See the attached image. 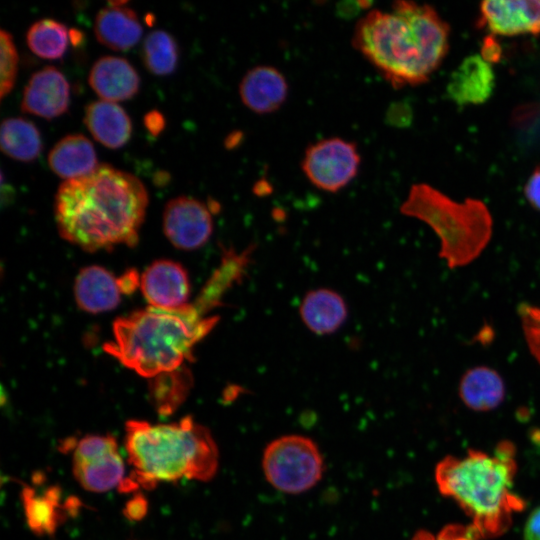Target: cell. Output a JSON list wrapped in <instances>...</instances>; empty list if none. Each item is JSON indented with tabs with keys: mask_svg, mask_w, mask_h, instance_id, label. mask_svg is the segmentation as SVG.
Listing matches in <instances>:
<instances>
[{
	"mask_svg": "<svg viewBox=\"0 0 540 540\" xmlns=\"http://www.w3.org/2000/svg\"><path fill=\"white\" fill-rule=\"evenodd\" d=\"M148 205V193L134 175L107 164L65 180L55 195L60 236L86 251L134 246Z\"/></svg>",
	"mask_w": 540,
	"mask_h": 540,
	"instance_id": "cell-1",
	"label": "cell"
},
{
	"mask_svg": "<svg viewBox=\"0 0 540 540\" xmlns=\"http://www.w3.org/2000/svg\"><path fill=\"white\" fill-rule=\"evenodd\" d=\"M449 25L426 4L395 1L356 24L352 46L393 88L426 82L449 50Z\"/></svg>",
	"mask_w": 540,
	"mask_h": 540,
	"instance_id": "cell-2",
	"label": "cell"
},
{
	"mask_svg": "<svg viewBox=\"0 0 540 540\" xmlns=\"http://www.w3.org/2000/svg\"><path fill=\"white\" fill-rule=\"evenodd\" d=\"M196 299L175 309L148 306L113 323L114 339L104 344L110 354L137 374L153 378L191 360L194 346L215 326L218 317Z\"/></svg>",
	"mask_w": 540,
	"mask_h": 540,
	"instance_id": "cell-3",
	"label": "cell"
},
{
	"mask_svg": "<svg viewBox=\"0 0 540 540\" xmlns=\"http://www.w3.org/2000/svg\"><path fill=\"white\" fill-rule=\"evenodd\" d=\"M124 443L132 468L128 492L138 486L152 489L158 483L182 478L208 481L218 469L214 438L191 416L169 424L130 420L125 426Z\"/></svg>",
	"mask_w": 540,
	"mask_h": 540,
	"instance_id": "cell-4",
	"label": "cell"
},
{
	"mask_svg": "<svg viewBox=\"0 0 540 540\" xmlns=\"http://www.w3.org/2000/svg\"><path fill=\"white\" fill-rule=\"evenodd\" d=\"M515 465L509 456L470 451L442 460L435 472L440 492L452 498L472 519L480 535L504 531L514 503Z\"/></svg>",
	"mask_w": 540,
	"mask_h": 540,
	"instance_id": "cell-5",
	"label": "cell"
},
{
	"mask_svg": "<svg viewBox=\"0 0 540 540\" xmlns=\"http://www.w3.org/2000/svg\"><path fill=\"white\" fill-rule=\"evenodd\" d=\"M400 212L432 228L440 239L439 256L450 269L473 262L492 236V216L483 201L456 202L425 183L411 186Z\"/></svg>",
	"mask_w": 540,
	"mask_h": 540,
	"instance_id": "cell-6",
	"label": "cell"
},
{
	"mask_svg": "<svg viewBox=\"0 0 540 540\" xmlns=\"http://www.w3.org/2000/svg\"><path fill=\"white\" fill-rule=\"evenodd\" d=\"M262 467L267 481L277 490L299 494L314 487L324 463L318 446L302 435H285L265 448Z\"/></svg>",
	"mask_w": 540,
	"mask_h": 540,
	"instance_id": "cell-7",
	"label": "cell"
},
{
	"mask_svg": "<svg viewBox=\"0 0 540 540\" xmlns=\"http://www.w3.org/2000/svg\"><path fill=\"white\" fill-rule=\"evenodd\" d=\"M72 471L81 487L90 492H107L116 487L122 491L126 482L125 465L111 435L82 437L73 448Z\"/></svg>",
	"mask_w": 540,
	"mask_h": 540,
	"instance_id": "cell-8",
	"label": "cell"
},
{
	"mask_svg": "<svg viewBox=\"0 0 540 540\" xmlns=\"http://www.w3.org/2000/svg\"><path fill=\"white\" fill-rule=\"evenodd\" d=\"M360 165L361 155L356 143L331 137L307 147L301 169L316 188L336 193L355 179Z\"/></svg>",
	"mask_w": 540,
	"mask_h": 540,
	"instance_id": "cell-9",
	"label": "cell"
},
{
	"mask_svg": "<svg viewBox=\"0 0 540 540\" xmlns=\"http://www.w3.org/2000/svg\"><path fill=\"white\" fill-rule=\"evenodd\" d=\"M163 229L175 247L183 250L200 248L209 240L213 231L210 209L192 197L174 198L165 206Z\"/></svg>",
	"mask_w": 540,
	"mask_h": 540,
	"instance_id": "cell-10",
	"label": "cell"
},
{
	"mask_svg": "<svg viewBox=\"0 0 540 540\" xmlns=\"http://www.w3.org/2000/svg\"><path fill=\"white\" fill-rule=\"evenodd\" d=\"M479 24L501 36L540 34V0L484 1Z\"/></svg>",
	"mask_w": 540,
	"mask_h": 540,
	"instance_id": "cell-11",
	"label": "cell"
},
{
	"mask_svg": "<svg viewBox=\"0 0 540 540\" xmlns=\"http://www.w3.org/2000/svg\"><path fill=\"white\" fill-rule=\"evenodd\" d=\"M140 288L150 306L175 309L187 304L190 282L184 267L171 260H157L140 278Z\"/></svg>",
	"mask_w": 540,
	"mask_h": 540,
	"instance_id": "cell-12",
	"label": "cell"
},
{
	"mask_svg": "<svg viewBox=\"0 0 540 540\" xmlns=\"http://www.w3.org/2000/svg\"><path fill=\"white\" fill-rule=\"evenodd\" d=\"M69 105V84L55 67L35 72L24 88L21 110L46 119L65 113Z\"/></svg>",
	"mask_w": 540,
	"mask_h": 540,
	"instance_id": "cell-13",
	"label": "cell"
},
{
	"mask_svg": "<svg viewBox=\"0 0 540 540\" xmlns=\"http://www.w3.org/2000/svg\"><path fill=\"white\" fill-rule=\"evenodd\" d=\"M288 92L286 77L270 65L249 69L239 84V95L244 106L260 115L280 109L287 100Z\"/></svg>",
	"mask_w": 540,
	"mask_h": 540,
	"instance_id": "cell-14",
	"label": "cell"
},
{
	"mask_svg": "<svg viewBox=\"0 0 540 540\" xmlns=\"http://www.w3.org/2000/svg\"><path fill=\"white\" fill-rule=\"evenodd\" d=\"M496 77L490 63L480 54L467 56L452 72L446 92L458 105L485 103L495 88Z\"/></svg>",
	"mask_w": 540,
	"mask_h": 540,
	"instance_id": "cell-15",
	"label": "cell"
},
{
	"mask_svg": "<svg viewBox=\"0 0 540 540\" xmlns=\"http://www.w3.org/2000/svg\"><path fill=\"white\" fill-rule=\"evenodd\" d=\"M88 82L94 92L110 102L132 98L139 90L140 78L124 58L104 56L92 66Z\"/></svg>",
	"mask_w": 540,
	"mask_h": 540,
	"instance_id": "cell-16",
	"label": "cell"
},
{
	"mask_svg": "<svg viewBox=\"0 0 540 540\" xmlns=\"http://www.w3.org/2000/svg\"><path fill=\"white\" fill-rule=\"evenodd\" d=\"M74 295L78 306L89 313L114 309L121 300L119 278L97 265L80 270L74 283Z\"/></svg>",
	"mask_w": 540,
	"mask_h": 540,
	"instance_id": "cell-17",
	"label": "cell"
},
{
	"mask_svg": "<svg viewBox=\"0 0 540 540\" xmlns=\"http://www.w3.org/2000/svg\"><path fill=\"white\" fill-rule=\"evenodd\" d=\"M126 2H110L96 15L94 32L98 41L106 47L125 51L132 48L142 36V26L137 14Z\"/></svg>",
	"mask_w": 540,
	"mask_h": 540,
	"instance_id": "cell-18",
	"label": "cell"
},
{
	"mask_svg": "<svg viewBox=\"0 0 540 540\" xmlns=\"http://www.w3.org/2000/svg\"><path fill=\"white\" fill-rule=\"evenodd\" d=\"M299 314L311 332L327 335L336 332L344 324L348 308L340 294L331 289L319 288L304 296Z\"/></svg>",
	"mask_w": 540,
	"mask_h": 540,
	"instance_id": "cell-19",
	"label": "cell"
},
{
	"mask_svg": "<svg viewBox=\"0 0 540 540\" xmlns=\"http://www.w3.org/2000/svg\"><path fill=\"white\" fill-rule=\"evenodd\" d=\"M84 123L99 143L113 149L126 144L132 132L125 110L115 102L102 99L86 106Z\"/></svg>",
	"mask_w": 540,
	"mask_h": 540,
	"instance_id": "cell-20",
	"label": "cell"
},
{
	"mask_svg": "<svg viewBox=\"0 0 540 540\" xmlns=\"http://www.w3.org/2000/svg\"><path fill=\"white\" fill-rule=\"evenodd\" d=\"M458 391L462 402L479 412L495 409L505 398L501 375L487 366L468 369L460 379Z\"/></svg>",
	"mask_w": 540,
	"mask_h": 540,
	"instance_id": "cell-21",
	"label": "cell"
},
{
	"mask_svg": "<svg viewBox=\"0 0 540 540\" xmlns=\"http://www.w3.org/2000/svg\"><path fill=\"white\" fill-rule=\"evenodd\" d=\"M48 164L55 174L66 180L87 175L98 166L94 147L82 134L60 139L49 152Z\"/></svg>",
	"mask_w": 540,
	"mask_h": 540,
	"instance_id": "cell-22",
	"label": "cell"
},
{
	"mask_svg": "<svg viewBox=\"0 0 540 540\" xmlns=\"http://www.w3.org/2000/svg\"><path fill=\"white\" fill-rule=\"evenodd\" d=\"M0 146L9 157L30 162L42 151V140L37 127L27 119H5L1 124Z\"/></svg>",
	"mask_w": 540,
	"mask_h": 540,
	"instance_id": "cell-23",
	"label": "cell"
},
{
	"mask_svg": "<svg viewBox=\"0 0 540 540\" xmlns=\"http://www.w3.org/2000/svg\"><path fill=\"white\" fill-rule=\"evenodd\" d=\"M191 385L192 376L183 367L151 378L150 396L157 412L172 414L186 398Z\"/></svg>",
	"mask_w": 540,
	"mask_h": 540,
	"instance_id": "cell-24",
	"label": "cell"
},
{
	"mask_svg": "<svg viewBox=\"0 0 540 540\" xmlns=\"http://www.w3.org/2000/svg\"><path fill=\"white\" fill-rule=\"evenodd\" d=\"M68 34L64 24L53 19H42L30 26L26 40L30 50L37 56L58 59L67 49Z\"/></svg>",
	"mask_w": 540,
	"mask_h": 540,
	"instance_id": "cell-25",
	"label": "cell"
},
{
	"mask_svg": "<svg viewBox=\"0 0 540 540\" xmlns=\"http://www.w3.org/2000/svg\"><path fill=\"white\" fill-rule=\"evenodd\" d=\"M22 498L30 528L39 534L53 533L59 521L57 490L49 489L44 494L38 495L27 487L22 491Z\"/></svg>",
	"mask_w": 540,
	"mask_h": 540,
	"instance_id": "cell-26",
	"label": "cell"
},
{
	"mask_svg": "<svg viewBox=\"0 0 540 540\" xmlns=\"http://www.w3.org/2000/svg\"><path fill=\"white\" fill-rule=\"evenodd\" d=\"M142 57L146 68L156 75L172 73L178 61V46L175 39L163 30L150 32L142 46Z\"/></svg>",
	"mask_w": 540,
	"mask_h": 540,
	"instance_id": "cell-27",
	"label": "cell"
},
{
	"mask_svg": "<svg viewBox=\"0 0 540 540\" xmlns=\"http://www.w3.org/2000/svg\"><path fill=\"white\" fill-rule=\"evenodd\" d=\"M1 51V84L0 96L3 99L14 87L17 67L18 53L11 34L5 30L0 32Z\"/></svg>",
	"mask_w": 540,
	"mask_h": 540,
	"instance_id": "cell-28",
	"label": "cell"
},
{
	"mask_svg": "<svg viewBox=\"0 0 540 540\" xmlns=\"http://www.w3.org/2000/svg\"><path fill=\"white\" fill-rule=\"evenodd\" d=\"M518 313L528 348L540 364V307L521 304Z\"/></svg>",
	"mask_w": 540,
	"mask_h": 540,
	"instance_id": "cell-29",
	"label": "cell"
},
{
	"mask_svg": "<svg viewBox=\"0 0 540 540\" xmlns=\"http://www.w3.org/2000/svg\"><path fill=\"white\" fill-rule=\"evenodd\" d=\"M480 533L477 529L464 526H449L439 534L433 535L425 531L418 532L412 540H478Z\"/></svg>",
	"mask_w": 540,
	"mask_h": 540,
	"instance_id": "cell-30",
	"label": "cell"
},
{
	"mask_svg": "<svg viewBox=\"0 0 540 540\" xmlns=\"http://www.w3.org/2000/svg\"><path fill=\"white\" fill-rule=\"evenodd\" d=\"M524 194L530 205L540 211V165L530 174L524 186Z\"/></svg>",
	"mask_w": 540,
	"mask_h": 540,
	"instance_id": "cell-31",
	"label": "cell"
},
{
	"mask_svg": "<svg viewBox=\"0 0 540 540\" xmlns=\"http://www.w3.org/2000/svg\"><path fill=\"white\" fill-rule=\"evenodd\" d=\"M523 540H540V506L529 514L524 525Z\"/></svg>",
	"mask_w": 540,
	"mask_h": 540,
	"instance_id": "cell-32",
	"label": "cell"
},
{
	"mask_svg": "<svg viewBox=\"0 0 540 540\" xmlns=\"http://www.w3.org/2000/svg\"><path fill=\"white\" fill-rule=\"evenodd\" d=\"M480 55L488 63H494L501 57V46L492 37H486L483 41Z\"/></svg>",
	"mask_w": 540,
	"mask_h": 540,
	"instance_id": "cell-33",
	"label": "cell"
},
{
	"mask_svg": "<svg viewBox=\"0 0 540 540\" xmlns=\"http://www.w3.org/2000/svg\"><path fill=\"white\" fill-rule=\"evenodd\" d=\"M146 511L147 502L141 495H139L137 497H134L127 503L124 512L129 519L139 520L143 518Z\"/></svg>",
	"mask_w": 540,
	"mask_h": 540,
	"instance_id": "cell-34",
	"label": "cell"
},
{
	"mask_svg": "<svg viewBox=\"0 0 540 540\" xmlns=\"http://www.w3.org/2000/svg\"><path fill=\"white\" fill-rule=\"evenodd\" d=\"M144 125L153 136H157L165 127V119L159 111L152 110L144 116Z\"/></svg>",
	"mask_w": 540,
	"mask_h": 540,
	"instance_id": "cell-35",
	"label": "cell"
},
{
	"mask_svg": "<svg viewBox=\"0 0 540 540\" xmlns=\"http://www.w3.org/2000/svg\"><path fill=\"white\" fill-rule=\"evenodd\" d=\"M119 282L122 293L124 294H130L137 288V286H140V279L134 270L124 273L119 278Z\"/></svg>",
	"mask_w": 540,
	"mask_h": 540,
	"instance_id": "cell-36",
	"label": "cell"
}]
</instances>
